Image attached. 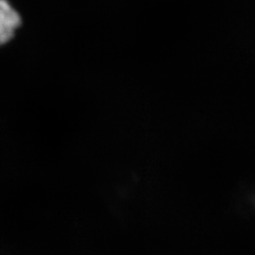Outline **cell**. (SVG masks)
<instances>
[{"mask_svg": "<svg viewBox=\"0 0 255 255\" xmlns=\"http://www.w3.org/2000/svg\"><path fill=\"white\" fill-rule=\"evenodd\" d=\"M21 26V16L7 0H0V45L9 43Z\"/></svg>", "mask_w": 255, "mask_h": 255, "instance_id": "obj_1", "label": "cell"}]
</instances>
